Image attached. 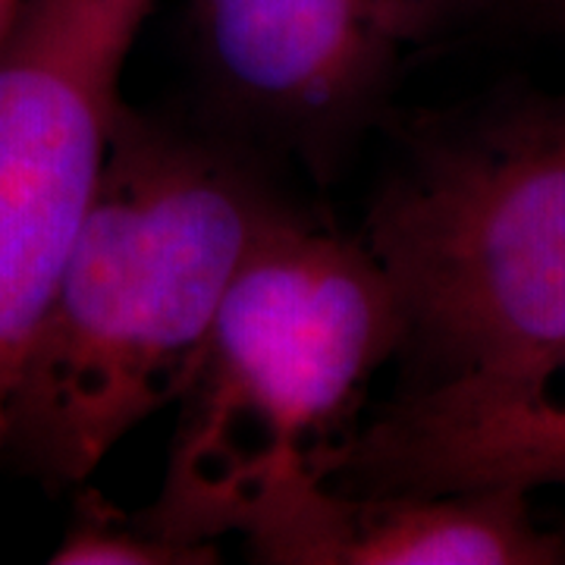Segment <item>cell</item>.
<instances>
[{"instance_id": "1", "label": "cell", "mask_w": 565, "mask_h": 565, "mask_svg": "<svg viewBox=\"0 0 565 565\" xmlns=\"http://www.w3.org/2000/svg\"><path fill=\"white\" fill-rule=\"evenodd\" d=\"M282 207L226 141L122 104L10 393L3 468L76 490L177 405L230 282Z\"/></svg>"}, {"instance_id": "2", "label": "cell", "mask_w": 565, "mask_h": 565, "mask_svg": "<svg viewBox=\"0 0 565 565\" xmlns=\"http://www.w3.org/2000/svg\"><path fill=\"white\" fill-rule=\"evenodd\" d=\"M403 349L396 289L364 239L282 207L223 296L177 399L145 525L221 544L362 422L367 384Z\"/></svg>"}, {"instance_id": "3", "label": "cell", "mask_w": 565, "mask_h": 565, "mask_svg": "<svg viewBox=\"0 0 565 565\" xmlns=\"http://www.w3.org/2000/svg\"><path fill=\"white\" fill-rule=\"evenodd\" d=\"M362 239L396 289L403 386L565 340V95L412 122Z\"/></svg>"}, {"instance_id": "4", "label": "cell", "mask_w": 565, "mask_h": 565, "mask_svg": "<svg viewBox=\"0 0 565 565\" xmlns=\"http://www.w3.org/2000/svg\"><path fill=\"white\" fill-rule=\"evenodd\" d=\"M158 0H22L0 39V468L7 405L79 236Z\"/></svg>"}, {"instance_id": "5", "label": "cell", "mask_w": 565, "mask_h": 565, "mask_svg": "<svg viewBox=\"0 0 565 565\" xmlns=\"http://www.w3.org/2000/svg\"><path fill=\"white\" fill-rule=\"evenodd\" d=\"M211 98L308 161L377 114L412 39L390 0H185Z\"/></svg>"}, {"instance_id": "6", "label": "cell", "mask_w": 565, "mask_h": 565, "mask_svg": "<svg viewBox=\"0 0 565 565\" xmlns=\"http://www.w3.org/2000/svg\"><path fill=\"white\" fill-rule=\"evenodd\" d=\"M343 493L565 490V340L412 384L318 465Z\"/></svg>"}, {"instance_id": "7", "label": "cell", "mask_w": 565, "mask_h": 565, "mask_svg": "<svg viewBox=\"0 0 565 565\" xmlns=\"http://www.w3.org/2000/svg\"><path fill=\"white\" fill-rule=\"evenodd\" d=\"M522 487L343 493L299 475L248 519L258 563L282 565H559L565 531L546 527Z\"/></svg>"}, {"instance_id": "8", "label": "cell", "mask_w": 565, "mask_h": 565, "mask_svg": "<svg viewBox=\"0 0 565 565\" xmlns=\"http://www.w3.org/2000/svg\"><path fill=\"white\" fill-rule=\"evenodd\" d=\"M221 544H180L145 525L139 512H126L88 481L76 487V503L61 541L51 550L57 565H211Z\"/></svg>"}, {"instance_id": "9", "label": "cell", "mask_w": 565, "mask_h": 565, "mask_svg": "<svg viewBox=\"0 0 565 565\" xmlns=\"http://www.w3.org/2000/svg\"><path fill=\"white\" fill-rule=\"evenodd\" d=\"M412 44L434 39L449 25H462L481 13L497 10L505 0H390Z\"/></svg>"}, {"instance_id": "10", "label": "cell", "mask_w": 565, "mask_h": 565, "mask_svg": "<svg viewBox=\"0 0 565 565\" xmlns=\"http://www.w3.org/2000/svg\"><path fill=\"white\" fill-rule=\"evenodd\" d=\"M20 3L22 0H0V39H3L7 25H10V22H13V17H17Z\"/></svg>"}]
</instances>
